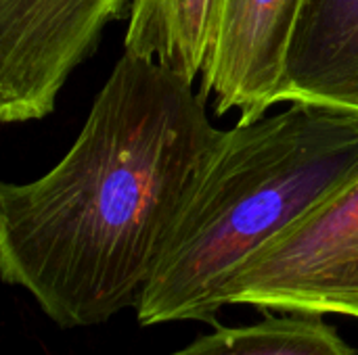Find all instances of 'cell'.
I'll return each instance as SVG.
<instances>
[{
	"label": "cell",
	"instance_id": "6da1fadb",
	"mask_svg": "<svg viewBox=\"0 0 358 355\" xmlns=\"http://www.w3.org/2000/svg\"><path fill=\"white\" fill-rule=\"evenodd\" d=\"M185 75L124 52L71 149L0 186V274L61 328L136 310L199 169L220 142Z\"/></svg>",
	"mask_w": 358,
	"mask_h": 355
},
{
	"label": "cell",
	"instance_id": "7a4b0ae2",
	"mask_svg": "<svg viewBox=\"0 0 358 355\" xmlns=\"http://www.w3.org/2000/svg\"><path fill=\"white\" fill-rule=\"evenodd\" d=\"M357 178V109L292 100L224 130L134 310L138 324H216L231 276Z\"/></svg>",
	"mask_w": 358,
	"mask_h": 355
},
{
	"label": "cell",
	"instance_id": "3957f363",
	"mask_svg": "<svg viewBox=\"0 0 358 355\" xmlns=\"http://www.w3.org/2000/svg\"><path fill=\"white\" fill-rule=\"evenodd\" d=\"M222 303L358 320V178L254 253Z\"/></svg>",
	"mask_w": 358,
	"mask_h": 355
},
{
	"label": "cell",
	"instance_id": "277c9868",
	"mask_svg": "<svg viewBox=\"0 0 358 355\" xmlns=\"http://www.w3.org/2000/svg\"><path fill=\"white\" fill-rule=\"evenodd\" d=\"M308 0H222L201 94L218 115L256 121L283 103L287 59Z\"/></svg>",
	"mask_w": 358,
	"mask_h": 355
},
{
	"label": "cell",
	"instance_id": "5b68a950",
	"mask_svg": "<svg viewBox=\"0 0 358 355\" xmlns=\"http://www.w3.org/2000/svg\"><path fill=\"white\" fill-rule=\"evenodd\" d=\"M358 111V0H308L287 59L283 103Z\"/></svg>",
	"mask_w": 358,
	"mask_h": 355
},
{
	"label": "cell",
	"instance_id": "8992f818",
	"mask_svg": "<svg viewBox=\"0 0 358 355\" xmlns=\"http://www.w3.org/2000/svg\"><path fill=\"white\" fill-rule=\"evenodd\" d=\"M222 0H130L124 52L195 82L212 52Z\"/></svg>",
	"mask_w": 358,
	"mask_h": 355
},
{
	"label": "cell",
	"instance_id": "52a82bcc",
	"mask_svg": "<svg viewBox=\"0 0 358 355\" xmlns=\"http://www.w3.org/2000/svg\"><path fill=\"white\" fill-rule=\"evenodd\" d=\"M325 316L283 312L248 326H218L170 355H358Z\"/></svg>",
	"mask_w": 358,
	"mask_h": 355
}]
</instances>
